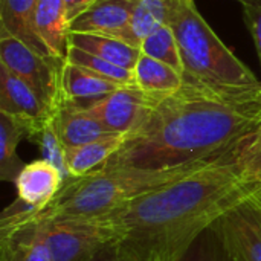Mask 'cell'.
I'll list each match as a JSON object with an SVG mask.
<instances>
[{
	"label": "cell",
	"instance_id": "cell-1",
	"mask_svg": "<svg viewBox=\"0 0 261 261\" xmlns=\"http://www.w3.org/2000/svg\"><path fill=\"white\" fill-rule=\"evenodd\" d=\"M102 168L164 170L213 161L261 125V86L211 87L184 76Z\"/></svg>",
	"mask_w": 261,
	"mask_h": 261
},
{
	"label": "cell",
	"instance_id": "cell-2",
	"mask_svg": "<svg viewBox=\"0 0 261 261\" xmlns=\"http://www.w3.org/2000/svg\"><path fill=\"white\" fill-rule=\"evenodd\" d=\"M236 147L206 167L99 217L116 231L119 252L130 261H179L229 208L261 193V184L251 182L239 167Z\"/></svg>",
	"mask_w": 261,
	"mask_h": 261
},
{
	"label": "cell",
	"instance_id": "cell-3",
	"mask_svg": "<svg viewBox=\"0 0 261 261\" xmlns=\"http://www.w3.org/2000/svg\"><path fill=\"white\" fill-rule=\"evenodd\" d=\"M217 159L164 170L99 168L83 177L66 179L47 208L40 213L32 211L38 217L47 219H99Z\"/></svg>",
	"mask_w": 261,
	"mask_h": 261
},
{
	"label": "cell",
	"instance_id": "cell-4",
	"mask_svg": "<svg viewBox=\"0 0 261 261\" xmlns=\"http://www.w3.org/2000/svg\"><path fill=\"white\" fill-rule=\"evenodd\" d=\"M177 38L184 76L211 87L248 89L261 81L219 38L199 12L194 0H185L170 24Z\"/></svg>",
	"mask_w": 261,
	"mask_h": 261
},
{
	"label": "cell",
	"instance_id": "cell-5",
	"mask_svg": "<svg viewBox=\"0 0 261 261\" xmlns=\"http://www.w3.org/2000/svg\"><path fill=\"white\" fill-rule=\"evenodd\" d=\"M32 214L54 261H90L118 237L104 219H47Z\"/></svg>",
	"mask_w": 261,
	"mask_h": 261
},
{
	"label": "cell",
	"instance_id": "cell-6",
	"mask_svg": "<svg viewBox=\"0 0 261 261\" xmlns=\"http://www.w3.org/2000/svg\"><path fill=\"white\" fill-rule=\"evenodd\" d=\"M64 60L46 58L15 37L0 32V64L26 83L54 112L60 102V78Z\"/></svg>",
	"mask_w": 261,
	"mask_h": 261
},
{
	"label": "cell",
	"instance_id": "cell-7",
	"mask_svg": "<svg viewBox=\"0 0 261 261\" xmlns=\"http://www.w3.org/2000/svg\"><path fill=\"white\" fill-rule=\"evenodd\" d=\"M211 229L231 261H261V193L229 208Z\"/></svg>",
	"mask_w": 261,
	"mask_h": 261
},
{
	"label": "cell",
	"instance_id": "cell-8",
	"mask_svg": "<svg viewBox=\"0 0 261 261\" xmlns=\"http://www.w3.org/2000/svg\"><path fill=\"white\" fill-rule=\"evenodd\" d=\"M162 98L151 96L135 84L121 86L113 93L86 106V109L113 135L133 132Z\"/></svg>",
	"mask_w": 261,
	"mask_h": 261
},
{
	"label": "cell",
	"instance_id": "cell-9",
	"mask_svg": "<svg viewBox=\"0 0 261 261\" xmlns=\"http://www.w3.org/2000/svg\"><path fill=\"white\" fill-rule=\"evenodd\" d=\"M0 261H54L40 236L32 210L23 203L18 210L14 205L3 213Z\"/></svg>",
	"mask_w": 261,
	"mask_h": 261
},
{
	"label": "cell",
	"instance_id": "cell-10",
	"mask_svg": "<svg viewBox=\"0 0 261 261\" xmlns=\"http://www.w3.org/2000/svg\"><path fill=\"white\" fill-rule=\"evenodd\" d=\"M0 113L14 116L34 130L37 138L52 118V110L20 78L0 64Z\"/></svg>",
	"mask_w": 261,
	"mask_h": 261
},
{
	"label": "cell",
	"instance_id": "cell-11",
	"mask_svg": "<svg viewBox=\"0 0 261 261\" xmlns=\"http://www.w3.org/2000/svg\"><path fill=\"white\" fill-rule=\"evenodd\" d=\"M132 11L133 0H96L69 23V32L115 37L136 46L130 29Z\"/></svg>",
	"mask_w": 261,
	"mask_h": 261
},
{
	"label": "cell",
	"instance_id": "cell-12",
	"mask_svg": "<svg viewBox=\"0 0 261 261\" xmlns=\"http://www.w3.org/2000/svg\"><path fill=\"white\" fill-rule=\"evenodd\" d=\"M64 180V174L54 164L38 159L23 167L14 185L18 200L29 210L40 213L57 197Z\"/></svg>",
	"mask_w": 261,
	"mask_h": 261
},
{
	"label": "cell",
	"instance_id": "cell-13",
	"mask_svg": "<svg viewBox=\"0 0 261 261\" xmlns=\"http://www.w3.org/2000/svg\"><path fill=\"white\" fill-rule=\"evenodd\" d=\"M52 124L64 148L78 147L113 135L84 106L63 98L52 113Z\"/></svg>",
	"mask_w": 261,
	"mask_h": 261
},
{
	"label": "cell",
	"instance_id": "cell-14",
	"mask_svg": "<svg viewBox=\"0 0 261 261\" xmlns=\"http://www.w3.org/2000/svg\"><path fill=\"white\" fill-rule=\"evenodd\" d=\"M38 0H0V32H6L38 55L55 58L37 28Z\"/></svg>",
	"mask_w": 261,
	"mask_h": 261
},
{
	"label": "cell",
	"instance_id": "cell-15",
	"mask_svg": "<svg viewBox=\"0 0 261 261\" xmlns=\"http://www.w3.org/2000/svg\"><path fill=\"white\" fill-rule=\"evenodd\" d=\"M119 87L121 84L112 80H107L86 67L72 64L66 60L63 63L61 78H60V90H61L63 99H67V101H72L86 107L113 93Z\"/></svg>",
	"mask_w": 261,
	"mask_h": 261
},
{
	"label": "cell",
	"instance_id": "cell-16",
	"mask_svg": "<svg viewBox=\"0 0 261 261\" xmlns=\"http://www.w3.org/2000/svg\"><path fill=\"white\" fill-rule=\"evenodd\" d=\"M127 135H109L89 144L64 148V168L67 179L83 177L102 168L122 147Z\"/></svg>",
	"mask_w": 261,
	"mask_h": 261
},
{
	"label": "cell",
	"instance_id": "cell-17",
	"mask_svg": "<svg viewBox=\"0 0 261 261\" xmlns=\"http://www.w3.org/2000/svg\"><path fill=\"white\" fill-rule=\"evenodd\" d=\"M69 46L78 47L132 72L142 55L141 47H136L121 38L98 34L69 32Z\"/></svg>",
	"mask_w": 261,
	"mask_h": 261
},
{
	"label": "cell",
	"instance_id": "cell-18",
	"mask_svg": "<svg viewBox=\"0 0 261 261\" xmlns=\"http://www.w3.org/2000/svg\"><path fill=\"white\" fill-rule=\"evenodd\" d=\"M37 28L52 55L58 60H66L69 49V21L64 0H38Z\"/></svg>",
	"mask_w": 261,
	"mask_h": 261
},
{
	"label": "cell",
	"instance_id": "cell-19",
	"mask_svg": "<svg viewBox=\"0 0 261 261\" xmlns=\"http://www.w3.org/2000/svg\"><path fill=\"white\" fill-rule=\"evenodd\" d=\"M133 78L138 89L156 98H165L177 92L185 81L182 72L144 54L133 69Z\"/></svg>",
	"mask_w": 261,
	"mask_h": 261
},
{
	"label": "cell",
	"instance_id": "cell-20",
	"mask_svg": "<svg viewBox=\"0 0 261 261\" xmlns=\"http://www.w3.org/2000/svg\"><path fill=\"white\" fill-rule=\"evenodd\" d=\"M24 138H34V130L29 124L0 113V179L15 184L20 171L26 164L17 154V147Z\"/></svg>",
	"mask_w": 261,
	"mask_h": 261
},
{
	"label": "cell",
	"instance_id": "cell-21",
	"mask_svg": "<svg viewBox=\"0 0 261 261\" xmlns=\"http://www.w3.org/2000/svg\"><path fill=\"white\" fill-rule=\"evenodd\" d=\"M185 0H133L132 35L138 47L158 28L171 24Z\"/></svg>",
	"mask_w": 261,
	"mask_h": 261
},
{
	"label": "cell",
	"instance_id": "cell-22",
	"mask_svg": "<svg viewBox=\"0 0 261 261\" xmlns=\"http://www.w3.org/2000/svg\"><path fill=\"white\" fill-rule=\"evenodd\" d=\"M141 50L144 55L159 60L184 73V63H182L177 38L171 26L164 24L156 31H153L141 43Z\"/></svg>",
	"mask_w": 261,
	"mask_h": 261
},
{
	"label": "cell",
	"instance_id": "cell-23",
	"mask_svg": "<svg viewBox=\"0 0 261 261\" xmlns=\"http://www.w3.org/2000/svg\"><path fill=\"white\" fill-rule=\"evenodd\" d=\"M66 61L72 63V64H78L81 67H86L107 80H112L121 86H130L135 83L133 78V72L127 70L124 67H119L116 64H112L96 55H92L89 52H84L78 47L69 46L67 49V55H66Z\"/></svg>",
	"mask_w": 261,
	"mask_h": 261
},
{
	"label": "cell",
	"instance_id": "cell-24",
	"mask_svg": "<svg viewBox=\"0 0 261 261\" xmlns=\"http://www.w3.org/2000/svg\"><path fill=\"white\" fill-rule=\"evenodd\" d=\"M236 161L251 182L261 184V125L236 147Z\"/></svg>",
	"mask_w": 261,
	"mask_h": 261
},
{
	"label": "cell",
	"instance_id": "cell-25",
	"mask_svg": "<svg viewBox=\"0 0 261 261\" xmlns=\"http://www.w3.org/2000/svg\"><path fill=\"white\" fill-rule=\"evenodd\" d=\"M179 261H231L217 234L210 228L203 231Z\"/></svg>",
	"mask_w": 261,
	"mask_h": 261
},
{
	"label": "cell",
	"instance_id": "cell-26",
	"mask_svg": "<svg viewBox=\"0 0 261 261\" xmlns=\"http://www.w3.org/2000/svg\"><path fill=\"white\" fill-rule=\"evenodd\" d=\"M243 18H245L246 28L254 40V44L258 52L261 63V6L243 5Z\"/></svg>",
	"mask_w": 261,
	"mask_h": 261
},
{
	"label": "cell",
	"instance_id": "cell-27",
	"mask_svg": "<svg viewBox=\"0 0 261 261\" xmlns=\"http://www.w3.org/2000/svg\"><path fill=\"white\" fill-rule=\"evenodd\" d=\"M96 0H64L66 5V14H67V21L70 23L75 20L78 15H81L86 9H89Z\"/></svg>",
	"mask_w": 261,
	"mask_h": 261
},
{
	"label": "cell",
	"instance_id": "cell-28",
	"mask_svg": "<svg viewBox=\"0 0 261 261\" xmlns=\"http://www.w3.org/2000/svg\"><path fill=\"white\" fill-rule=\"evenodd\" d=\"M90 261H130L125 255H122L119 252V249L115 246V243L107 245L106 248H102L93 258Z\"/></svg>",
	"mask_w": 261,
	"mask_h": 261
},
{
	"label": "cell",
	"instance_id": "cell-29",
	"mask_svg": "<svg viewBox=\"0 0 261 261\" xmlns=\"http://www.w3.org/2000/svg\"><path fill=\"white\" fill-rule=\"evenodd\" d=\"M242 5H252V6H261V0H237Z\"/></svg>",
	"mask_w": 261,
	"mask_h": 261
}]
</instances>
